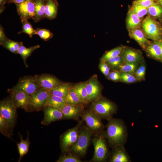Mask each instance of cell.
Wrapping results in <instances>:
<instances>
[{"label":"cell","mask_w":162,"mask_h":162,"mask_svg":"<svg viewBox=\"0 0 162 162\" xmlns=\"http://www.w3.org/2000/svg\"><path fill=\"white\" fill-rule=\"evenodd\" d=\"M104 135L113 148L124 146L128 137L127 127L121 119L112 118L108 120Z\"/></svg>","instance_id":"1"},{"label":"cell","mask_w":162,"mask_h":162,"mask_svg":"<svg viewBox=\"0 0 162 162\" xmlns=\"http://www.w3.org/2000/svg\"><path fill=\"white\" fill-rule=\"evenodd\" d=\"M91 110L101 118L108 121L116 113L117 107L114 103L106 98L100 97L93 101L91 105Z\"/></svg>","instance_id":"2"},{"label":"cell","mask_w":162,"mask_h":162,"mask_svg":"<svg viewBox=\"0 0 162 162\" xmlns=\"http://www.w3.org/2000/svg\"><path fill=\"white\" fill-rule=\"evenodd\" d=\"M92 134L93 132L87 127L83 126L80 128L78 139L70 147L69 152L79 157L84 156L87 152Z\"/></svg>","instance_id":"3"},{"label":"cell","mask_w":162,"mask_h":162,"mask_svg":"<svg viewBox=\"0 0 162 162\" xmlns=\"http://www.w3.org/2000/svg\"><path fill=\"white\" fill-rule=\"evenodd\" d=\"M141 25L147 38L154 41L161 40L162 27L159 22L151 16H146L142 21Z\"/></svg>","instance_id":"4"},{"label":"cell","mask_w":162,"mask_h":162,"mask_svg":"<svg viewBox=\"0 0 162 162\" xmlns=\"http://www.w3.org/2000/svg\"><path fill=\"white\" fill-rule=\"evenodd\" d=\"M106 138L104 135L101 134L95 136L92 140L94 152L92 161L100 162L106 161L109 155V152Z\"/></svg>","instance_id":"5"},{"label":"cell","mask_w":162,"mask_h":162,"mask_svg":"<svg viewBox=\"0 0 162 162\" xmlns=\"http://www.w3.org/2000/svg\"><path fill=\"white\" fill-rule=\"evenodd\" d=\"M50 94L49 90L41 88L31 95L29 110L38 111L44 109Z\"/></svg>","instance_id":"6"},{"label":"cell","mask_w":162,"mask_h":162,"mask_svg":"<svg viewBox=\"0 0 162 162\" xmlns=\"http://www.w3.org/2000/svg\"><path fill=\"white\" fill-rule=\"evenodd\" d=\"M80 124L64 133L60 136V147L64 152H69L70 147L76 141L79 135Z\"/></svg>","instance_id":"7"},{"label":"cell","mask_w":162,"mask_h":162,"mask_svg":"<svg viewBox=\"0 0 162 162\" xmlns=\"http://www.w3.org/2000/svg\"><path fill=\"white\" fill-rule=\"evenodd\" d=\"M16 109L12 102L11 98L1 101L0 115L13 128L16 120Z\"/></svg>","instance_id":"8"},{"label":"cell","mask_w":162,"mask_h":162,"mask_svg":"<svg viewBox=\"0 0 162 162\" xmlns=\"http://www.w3.org/2000/svg\"><path fill=\"white\" fill-rule=\"evenodd\" d=\"M81 116L87 127L93 132H100L104 128L101 118L91 110L83 112Z\"/></svg>","instance_id":"9"},{"label":"cell","mask_w":162,"mask_h":162,"mask_svg":"<svg viewBox=\"0 0 162 162\" xmlns=\"http://www.w3.org/2000/svg\"><path fill=\"white\" fill-rule=\"evenodd\" d=\"M30 98V96L25 92L14 88L11 92V101L16 109L20 108L29 110Z\"/></svg>","instance_id":"10"},{"label":"cell","mask_w":162,"mask_h":162,"mask_svg":"<svg viewBox=\"0 0 162 162\" xmlns=\"http://www.w3.org/2000/svg\"><path fill=\"white\" fill-rule=\"evenodd\" d=\"M17 11L22 22L35 16V5L34 0H26L20 4H15Z\"/></svg>","instance_id":"11"},{"label":"cell","mask_w":162,"mask_h":162,"mask_svg":"<svg viewBox=\"0 0 162 162\" xmlns=\"http://www.w3.org/2000/svg\"><path fill=\"white\" fill-rule=\"evenodd\" d=\"M33 78L42 88L49 91L64 83L54 76L49 74H43L39 75H36Z\"/></svg>","instance_id":"12"},{"label":"cell","mask_w":162,"mask_h":162,"mask_svg":"<svg viewBox=\"0 0 162 162\" xmlns=\"http://www.w3.org/2000/svg\"><path fill=\"white\" fill-rule=\"evenodd\" d=\"M41 88L33 77L25 76L20 79L14 88L22 91L30 96Z\"/></svg>","instance_id":"13"},{"label":"cell","mask_w":162,"mask_h":162,"mask_svg":"<svg viewBox=\"0 0 162 162\" xmlns=\"http://www.w3.org/2000/svg\"><path fill=\"white\" fill-rule=\"evenodd\" d=\"M44 117L41 122L43 125H47L51 122L63 118V115L61 110L51 106L44 108Z\"/></svg>","instance_id":"14"},{"label":"cell","mask_w":162,"mask_h":162,"mask_svg":"<svg viewBox=\"0 0 162 162\" xmlns=\"http://www.w3.org/2000/svg\"><path fill=\"white\" fill-rule=\"evenodd\" d=\"M122 55L124 63L132 62L140 64L143 62V58L141 52L132 48L125 47Z\"/></svg>","instance_id":"15"},{"label":"cell","mask_w":162,"mask_h":162,"mask_svg":"<svg viewBox=\"0 0 162 162\" xmlns=\"http://www.w3.org/2000/svg\"><path fill=\"white\" fill-rule=\"evenodd\" d=\"M86 88L90 101L100 97L101 91L97 78L93 76L86 82Z\"/></svg>","instance_id":"16"},{"label":"cell","mask_w":162,"mask_h":162,"mask_svg":"<svg viewBox=\"0 0 162 162\" xmlns=\"http://www.w3.org/2000/svg\"><path fill=\"white\" fill-rule=\"evenodd\" d=\"M63 115V118L76 119L81 116L83 112L82 105L66 104L60 109Z\"/></svg>","instance_id":"17"},{"label":"cell","mask_w":162,"mask_h":162,"mask_svg":"<svg viewBox=\"0 0 162 162\" xmlns=\"http://www.w3.org/2000/svg\"><path fill=\"white\" fill-rule=\"evenodd\" d=\"M110 162H130L131 160L124 146H118L113 148Z\"/></svg>","instance_id":"18"},{"label":"cell","mask_w":162,"mask_h":162,"mask_svg":"<svg viewBox=\"0 0 162 162\" xmlns=\"http://www.w3.org/2000/svg\"><path fill=\"white\" fill-rule=\"evenodd\" d=\"M129 33L130 37L135 40L144 50L146 46L150 43L140 27L129 30Z\"/></svg>","instance_id":"19"},{"label":"cell","mask_w":162,"mask_h":162,"mask_svg":"<svg viewBox=\"0 0 162 162\" xmlns=\"http://www.w3.org/2000/svg\"><path fill=\"white\" fill-rule=\"evenodd\" d=\"M145 50L148 56L162 62V49L157 41L150 42L146 46Z\"/></svg>","instance_id":"20"},{"label":"cell","mask_w":162,"mask_h":162,"mask_svg":"<svg viewBox=\"0 0 162 162\" xmlns=\"http://www.w3.org/2000/svg\"><path fill=\"white\" fill-rule=\"evenodd\" d=\"M58 4L56 0H46L45 18L52 20L56 18Z\"/></svg>","instance_id":"21"},{"label":"cell","mask_w":162,"mask_h":162,"mask_svg":"<svg viewBox=\"0 0 162 162\" xmlns=\"http://www.w3.org/2000/svg\"><path fill=\"white\" fill-rule=\"evenodd\" d=\"M35 5V16L34 20L36 23L45 18V10L46 0H34Z\"/></svg>","instance_id":"22"},{"label":"cell","mask_w":162,"mask_h":162,"mask_svg":"<svg viewBox=\"0 0 162 162\" xmlns=\"http://www.w3.org/2000/svg\"><path fill=\"white\" fill-rule=\"evenodd\" d=\"M141 19L129 9L127 14L126 22L129 30L140 27Z\"/></svg>","instance_id":"23"},{"label":"cell","mask_w":162,"mask_h":162,"mask_svg":"<svg viewBox=\"0 0 162 162\" xmlns=\"http://www.w3.org/2000/svg\"><path fill=\"white\" fill-rule=\"evenodd\" d=\"M86 82L75 85L73 87L76 93L84 104L90 101L86 88Z\"/></svg>","instance_id":"24"},{"label":"cell","mask_w":162,"mask_h":162,"mask_svg":"<svg viewBox=\"0 0 162 162\" xmlns=\"http://www.w3.org/2000/svg\"><path fill=\"white\" fill-rule=\"evenodd\" d=\"M65 104L64 99L50 94L47 99L45 107L51 106L61 109Z\"/></svg>","instance_id":"25"},{"label":"cell","mask_w":162,"mask_h":162,"mask_svg":"<svg viewBox=\"0 0 162 162\" xmlns=\"http://www.w3.org/2000/svg\"><path fill=\"white\" fill-rule=\"evenodd\" d=\"M64 99L66 104L82 105L84 104L72 87L69 89Z\"/></svg>","instance_id":"26"},{"label":"cell","mask_w":162,"mask_h":162,"mask_svg":"<svg viewBox=\"0 0 162 162\" xmlns=\"http://www.w3.org/2000/svg\"><path fill=\"white\" fill-rule=\"evenodd\" d=\"M72 86L69 83H63L58 87L50 89L49 90L50 93L64 99L69 89Z\"/></svg>","instance_id":"27"},{"label":"cell","mask_w":162,"mask_h":162,"mask_svg":"<svg viewBox=\"0 0 162 162\" xmlns=\"http://www.w3.org/2000/svg\"><path fill=\"white\" fill-rule=\"evenodd\" d=\"M40 47L39 45H36L29 48H27L23 45L20 46L19 49L18 53L20 55L26 67L27 66L26 62L27 58L31 55L34 51L39 48Z\"/></svg>","instance_id":"28"},{"label":"cell","mask_w":162,"mask_h":162,"mask_svg":"<svg viewBox=\"0 0 162 162\" xmlns=\"http://www.w3.org/2000/svg\"><path fill=\"white\" fill-rule=\"evenodd\" d=\"M23 45L22 42L15 41L8 38L2 44L3 47L12 53L17 54L21 46Z\"/></svg>","instance_id":"29"},{"label":"cell","mask_w":162,"mask_h":162,"mask_svg":"<svg viewBox=\"0 0 162 162\" xmlns=\"http://www.w3.org/2000/svg\"><path fill=\"white\" fill-rule=\"evenodd\" d=\"M20 142L19 143H17L18 150L20 154V160L22 157L28 152L29 145L30 142L29 140L28 135L27 138L25 140H24L22 136L20 134Z\"/></svg>","instance_id":"30"},{"label":"cell","mask_w":162,"mask_h":162,"mask_svg":"<svg viewBox=\"0 0 162 162\" xmlns=\"http://www.w3.org/2000/svg\"><path fill=\"white\" fill-rule=\"evenodd\" d=\"M13 127L0 115V131L5 136L11 138Z\"/></svg>","instance_id":"31"},{"label":"cell","mask_w":162,"mask_h":162,"mask_svg":"<svg viewBox=\"0 0 162 162\" xmlns=\"http://www.w3.org/2000/svg\"><path fill=\"white\" fill-rule=\"evenodd\" d=\"M124 46H120L106 52L101 58V61L106 62L110 59L122 54Z\"/></svg>","instance_id":"32"},{"label":"cell","mask_w":162,"mask_h":162,"mask_svg":"<svg viewBox=\"0 0 162 162\" xmlns=\"http://www.w3.org/2000/svg\"><path fill=\"white\" fill-rule=\"evenodd\" d=\"M139 64L132 62H125L120 65L118 69L121 72L130 74L134 75Z\"/></svg>","instance_id":"33"},{"label":"cell","mask_w":162,"mask_h":162,"mask_svg":"<svg viewBox=\"0 0 162 162\" xmlns=\"http://www.w3.org/2000/svg\"><path fill=\"white\" fill-rule=\"evenodd\" d=\"M134 12L140 19L148 13V8L133 2L129 9Z\"/></svg>","instance_id":"34"},{"label":"cell","mask_w":162,"mask_h":162,"mask_svg":"<svg viewBox=\"0 0 162 162\" xmlns=\"http://www.w3.org/2000/svg\"><path fill=\"white\" fill-rule=\"evenodd\" d=\"M148 13L153 17H160L162 16V7L155 2L148 8Z\"/></svg>","instance_id":"35"},{"label":"cell","mask_w":162,"mask_h":162,"mask_svg":"<svg viewBox=\"0 0 162 162\" xmlns=\"http://www.w3.org/2000/svg\"><path fill=\"white\" fill-rule=\"evenodd\" d=\"M106 62L112 69L118 68L119 66L124 63L122 54L119 56L111 58Z\"/></svg>","instance_id":"36"},{"label":"cell","mask_w":162,"mask_h":162,"mask_svg":"<svg viewBox=\"0 0 162 162\" xmlns=\"http://www.w3.org/2000/svg\"><path fill=\"white\" fill-rule=\"evenodd\" d=\"M68 153L61 156L57 160V162H81L79 157L75 154L68 152Z\"/></svg>","instance_id":"37"},{"label":"cell","mask_w":162,"mask_h":162,"mask_svg":"<svg viewBox=\"0 0 162 162\" xmlns=\"http://www.w3.org/2000/svg\"><path fill=\"white\" fill-rule=\"evenodd\" d=\"M35 34L39 36L40 38L45 41H47L52 38L53 36V34L49 30L37 28L35 29Z\"/></svg>","instance_id":"38"},{"label":"cell","mask_w":162,"mask_h":162,"mask_svg":"<svg viewBox=\"0 0 162 162\" xmlns=\"http://www.w3.org/2000/svg\"><path fill=\"white\" fill-rule=\"evenodd\" d=\"M22 22V29L18 34L25 33L28 35L30 38L32 37L35 34V32L31 24L28 20H25Z\"/></svg>","instance_id":"39"},{"label":"cell","mask_w":162,"mask_h":162,"mask_svg":"<svg viewBox=\"0 0 162 162\" xmlns=\"http://www.w3.org/2000/svg\"><path fill=\"white\" fill-rule=\"evenodd\" d=\"M140 64L137 68L134 74V76L138 81L143 80L145 79L146 74V66L145 64L142 62Z\"/></svg>","instance_id":"40"},{"label":"cell","mask_w":162,"mask_h":162,"mask_svg":"<svg viewBox=\"0 0 162 162\" xmlns=\"http://www.w3.org/2000/svg\"><path fill=\"white\" fill-rule=\"evenodd\" d=\"M121 80L127 83H133L138 81L134 75L124 72H121Z\"/></svg>","instance_id":"41"},{"label":"cell","mask_w":162,"mask_h":162,"mask_svg":"<svg viewBox=\"0 0 162 162\" xmlns=\"http://www.w3.org/2000/svg\"><path fill=\"white\" fill-rule=\"evenodd\" d=\"M99 67L102 73L105 76H108L110 73V69L109 66L105 62L101 61Z\"/></svg>","instance_id":"42"},{"label":"cell","mask_w":162,"mask_h":162,"mask_svg":"<svg viewBox=\"0 0 162 162\" xmlns=\"http://www.w3.org/2000/svg\"><path fill=\"white\" fill-rule=\"evenodd\" d=\"M133 2L148 8L155 2V0H136Z\"/></svg>","instance_id":"43"},{"label":"cell","mask_w":162,"mask_h":162,"mask_svg":"<svg viewBox=\"0 0 162 162\" xmlns=\"http://www.w3.org/2000/svg\"><path fill=\"white\" fill-rule=\"evenodd\" d=\"M110 80L115 81L121 80V72L116 70L110 72L108 76Z\"/></svg>","instance_id":"44"},{"label":"cell","mask_w":162,"mask_h":162,"mask_svg":"<svg viewBox=\"0 0 162 162\" xmlns=\"http://www.w3.org/2000/svg\"><path fill=\"white\" fill-rule=\"evenodd\" d=\"M4 33V28L2 26H0V44L2 45V44L8 39Z\"/></svg>","instance_id":"45"},{"label":"cell","mask_w":162,"mask_h":162,"mask_svg":"<svg viewBox=\"0 0 162 162\" xmlns=\"http://www.w3.org/2000/svg\"><path fill=\"white\" fill-rule=\"evenodd\" d=\"M26 0H9L8 2L9 4L14 3L15 4H20L24 2Z\"/></svg>","instance_id":"46"},{"label":"cell","mask_w":162,"mask_h":162,"mask_svg":"<svg viewBox=\"0 0 162 162\" xmlns=\"http://www.w3.org/2000/svg\"><path fill=\"white\" fill-rule=\"evenodd\" d=\"M9 0H0V7L4 6V5Z\"/></svg>","instance_id":"47"},{"label":"cell","mask_w":162,"mask_h":162,"mask_svg":"<svg viewBox=\"0 0 162 162\" xmlns=\"http://www.w3.org/2000/svg\"><path fill=\"white\" fill-rule=\"evenodd\" d=\"M155 2L162 7V0H155Z\"/></svg>","instance_id":"48"},{"label":"cell","mask_w":162,"mask_h":162,"mask_svg":"<svg viewBox=\"0 0 162 162\" xmlns=\"http://www.w3.org/2000/svg\"><path fill=\"white\" fill-rule=\"evenodd\" d=\"M5 8L4 6L1 7H0V13L1 14L5 10Z\"/></svg>","instance_id":"49"},{"label":"cell","mask_w":162,"mask_h":162,"mask_svg":"<svg viewBox=\"0 0 162 162\" xmlns=\"http://www.w3.org/2000/svg\"><path fill=\"white\" fill-rule=\"evenodd\" d=\"M157 41V42L160 45L162 49V41L161 40H160V41Z\"/></svg>","instance_id":"50"}]
</instances>
